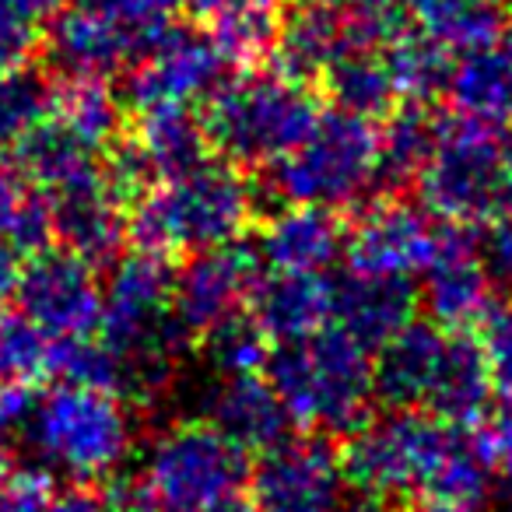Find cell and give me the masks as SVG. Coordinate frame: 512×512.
Masks as SVG:
<instances>
[{"instance_id":"8fae6325","label":"cell","mask_w":512,"mask_h":512,"mask_svg":"<svg viewBox=\"0 0 512 512\" xmlns=\"http://www.w3.org/2000/svg\"><path fill=\"white\" fill-rule=\"evenodd\" d=\"M18 309L53 341L88 337L102 320V281L95 264L71 249H39L18 278Z\"/></svg>"},{"instance_id":"5bb4252c","label":"cell","mask_w":512,"mask_h":512,"mask_svg":"<svg viewBox=\"0 0 512 512\" xmlns=\"http://www.w3.org/2000/svg\"><path fill=\"white\" fill-rule=\"evenodd\" d=\"M148 39L95 8L57 11L43 36V57L60 78H109L130 67Z\"/></svg>"},{"instance_id":"d590c367","label":"cell","mask_w":512,"mask_h":512,"mask_svg":"<svg viewBox=\"0 0 512 512\" xmlns=\"http://www.w3.org/2000/svg\"><path fill=\"white\" fill-rule=\"evenodd\" d=\"M53 92L43 74L18 67L11 74H0V148L18 144L39 120L50 116Z\"/></svg>"},{"instance_id":"f6af8a7d","label":"cell","mask_w":512,"mask_h":512,"mask_svg":"<svg viewBox=\"0 0 512 512\" xmlns=\"http://www.w3.org/2000/svg\"><path fill=\"white\" fill-rule=\"evenodd\" d=\"M25 190H22V176H18L15 162H8V158L0 155V232H4V225L11 221V214H15V207L22 204Z\"/></svg>"},{"instance_id":"5b68a950","label":"cell","mask_w":512,"mask_h":512,"mask_svg":"<svg viewBox=\"0 0 512 512\" xmlns=\"http://www.w3.org/2000/svg\"><path fill=\"white\" fill-rule=\"evenodd\" d=\"M320 109L309 85L285 74H239L221 81V88L204 102V130L214 151L232 165L267 169L281 162L309 127Z\"/></svg>"},{"instance_id":"4316f807","label":"cell","mask_w":512,"mask_h":512,"mask_svg":"<svg viewBox=\"0 0 512 512\" xmlns=\"http://www.w3.org/2000/svg\"><path fill=\"white\" fill-rule=\"evenodd\" d=\"M407 22L446 53L463 57L502 36L505 0H407Z\"/></svg>"},{"instance_id":"7a4b0ae2","label":"cell","mask_w":512,"mask_h":512,"mask_svg":"<svg viewBox=\"0 0 512 512\" xmlns=\"http://www.w3.org/2000/svg\"><path fill=\"white\" fill-rule=\"evenodd\" d=\"M256 211V186L232 162H204L148 186L130 207V235L162 256H193L235 242Z\"/></svg>"},{"instance_id":"7bdbcfd3","label":"cell","mask_w":512,"mask_h":512,"mask_svg":"<svg viewBox=\"0 0 512 512\" xmlns=\"http://www.w3.org/2000/svg\"><path fill=\"white\" fill-rule=\"evenodd\" d=\"M39 43V22L22 15L18 8L0 0V74H11L25 67Z\"/></svg>"},{"instance_id":"f35d334b","label":"cell","mask_w":512,"mask_h":512,"mask_svg":"<svg viewBox=\"0 0 512 512\" xmlns=\"http://www.w3.org/2000/svg\"><path fill=\"white\" fill-rule=\"evenodd\" d=\"M53 481L43 467H15L0 474V512H50Z\"/></svg>"},{"instance_id":"44dd1931","label":"cell","mask_w":512,"mask_h":512,"mask_svg":"<svg viewBox=\"0 0 512 512\" xmlns=\"http://www.w3.org/2000/svg\"><path fill=\"white\" fill-rule=\"evenodd\" d=\"M442 351H446V334L432 323H411L393 334L372 362L376 397L397 411H425Z\"/></svg>"},{"instance_id":"83f0119b","label":"cell","mask_w":512,"mask_h":512,"mask_svg":"<svg viewBox=\"0 0 512 512\" xmlns=\"http://www.w3.org/2000/svg\"><path fill=\"white\" fill-rule=\"evenodd\" d=\"M442 134V120L428 113L425 102H407L397 113H386L379 130V172L376 183L400 190L407 183H418L421 169L432 158Z\"/></svg>"},{"instance_id":"8992f818","label":"cell","mask_w":512,"mask_h":512,"mask_svg":"<svg viewBox=\"0 0 512 512\" xmlns=\"http://www.w3.org/2000/svg\"><path fill=\"white\" fill-rule=\"evenodd\" d=\"M418 190L425 211L446 225L477 228L512 214V137L467 116L442 120L439 144L421 169Z\"/></svg>"},{"instance_id":"d6a6232c","label":"cell","mask_w":512,"mask_h":512,"mask_svg":"<svg viewBox=\"0 0 512 512\" xmlns=\"http://www.w3.org/2000/svg\"><path fill=\"white\" fill-rule=\"evenodd\" d=\"M211 25V36L225 53L228 67H246L260 57H271L281 18L274 11V0H246L228 15L214 18Z\"/></svg>"},{"instance_id":"d4e9b609","label":"cell","mask_w":512,"mask_h":512,"mask_svg":"<svg viewBox=\"0 0 512 512\" xmlns=\"http://www.w3.org/2000/svg\"><path fill=\"white\" fill-rule=\"evenodd\" d=\"M99 155L102 151L81 141L64 120L50 113L15 144V169L43 193H57L78 179L92 176L99 169Z\"/></svg>"},{"instance_id":"ac0fdd59","label":"cell","mask_w":512,"mask_h":512,"mask_svg":"<svg viewBox=\"0 0 512 512\" xmlns=\"http://www.w3.org/2000/svg\"><path fill=\"white\" fill-rule=\"evenodd\" d=\"M421 299L411 278L351 274L334 281V323L362 348L379 351L393 334L414 323Z\"/></svg>"},{"instance_id":"3957f363","label":"cell","mask_w":512,"mask_h":512,"mask_svg":"<svg viewBox=\"0 0 512 512\" xmlns=\"http://www.w3.org/2000/svg\"><path fill=\"white\" fill-rule=\"evenodd\" d=\"M267 372L295 425L327 435L355 432L376 397L369 348L337 327L281 344Z\"/></svg>"},{"instance_id":"e0dca14e","label":"cell","mask_w":512,"mask_h":512,"mask_svg":"<svg viewBox=\"0 0 512 512\" xmlns=\"http://www.w3.org/2000/svg\"><path fill=\"white\" fill-rule=\"evenodd\" d=\"M207 421L242 453H271L288 439L292 414L281 404L271 379L253 376H218L207 390Z\"/></svg>"},{"instance_id":"30bf717a","label":"cell","mask_w":512,"mask_h":512,"mask_svg":"<svg viewBox=\"0 0 512 512\" xmlns=\"http://www.w3.org/2000/svg\"><path fill=\"white\" fill-rule=\"evenodd\" d=\"M256 512H376L379 502L351 488L344 463L323 439H285L253 474Z\"/></svg>"},{"instance_id":"ffe728a7","label":"cell","mask_w":512,"mask_h":512,"mask_svg":"<svg viewBox=\"0 0 512 512\" xmlns=\"http://www.w3.org/2000/svg\"><path fill=\"white\" fill-rule=\"evenodd\" d=\"M253 320L271 341L292 344L334 320V281L327 274L271 271L249 295Z\"/></svg>"},{"instance_id":"9a60e30c","label":"cell","mask_w":512,"mask_h":512,"mask_svg":"<svg viewBox=\"0 0 512 512\" xmlns=\"http://www.w3.org/2000/svg\"><path fill=\"white\" fill-rule=\"evenodd\" d=\"M421 274L425 281L418 288V299L435 320V327L463 330L470 323H481L491 309L495 288L477 260L474 232H463L460 225L442 228L435 256Z\"/></svg>"},{"instance_id":"2e32d148","label":"cell","mask_w":512,"mask_h":512,"mask_svg":"<svg viewBox=\"0 0 512 512\" xmlns=\"http://www.w3.org/2000/svg\"><path fill=\"white\" fill-rule=\"evenodd\" d=\"M53 211V235L64 249L85 256L88 264H106L120 256V246L130 232L127 200L106 183L102 165L92 176L46 193Z\"/></svg>"},{"instance_id":"f907efd6","label":"cell","mask_w":512,"mask_h":512,"mask_svg":"<svg viewBox=\"0 0 512 512\" xmlns=\"http://www.w3.org/2000/svg\"><path fill=\"white\" fill-rule=\"evenodd\" d=\"M207 512H256V505H253V495H232V498H225V502H218L214 509H207Z\"/></svg>"},{"instance_id":"4dcf8cb0","label":"cell","mask_w":512,"mask_h":512,"mask_svg":"<svg viewBox=\"0 0 512 512\" xmlns=\"http://www.w3.org/2000/svg\"><path fill=\"white\" fill-rule=\"evenodd\" d=\"M453 53H446L439 43L414 29H404L390 46H386L383 60L390 67V78L397 95L407 102H432L442 95L453 78Z\"/></svg>"},{"instance_id":"8d00e7d4","label":"cell","mask_w":512,"mask_h":512,"mask_svg":"<svg viewBox=\"0 0 512 512\" xmlns=\"http://www.w3.org/2000/svg\"><path fill=\"white\" fill-rule=\"evenodd\" d=\"M81 8H95L102 15L116 18L120 25L134 29L137 36H144L151 43L155 32H162L165 25H172L176 11L183 8V0H78Z\"/></svg>"},{"instance_id":"b9f144b4","label":"cell","mask_w":512,"mask_h":512,"mask_svg":"<svg viewBox=\"0 0 512 512\" xmlns=\"http://www.w3.org/2000/svg\"><path fill=\"white\" fill-rule=\"evenodd\" d=\"M481 348L495 372V383L512 393V306H491L481 320Z\"/></svg>"},{"instance_id":"ee69618b","label":"cell","mask_w":512,"mask_h":512,"mask_svg":"<svg viewBox=\"0 0 512 512\" xmlns=\"http://www.w3.org/2000/svg\"><path fill=\"white\" fill-rule=\"evenodd\" d=\"M18 278H22V249L0 232V309L15 299Z\"/></svg>"},{"instance_id":"1f68e13d","label":"cell","mask_w":512,"mask_h":512,"mask_svg":"<svg viewBox=\"0 0 512 512\" xmlns=\"http://www.w3.org/2000/svg\"><path fill=\"white\" fill-rule=\"evenodd\" d=\"M53 369V337L29 316L0 309V390H29Z\"/></svg>"},{"instance_id":"6da1fadb","label":"cell","mask_w":512,"mask_h":512,"mask_svg":"<svg viewBox=\"0 0 512 512\" xmlns=\"http://www.w3.org/2000/svg\"><path fill=\"white\" fill-rule=\"evenodd\" d=\"M351 488L362 495H421L477 505L491 495L474 435L428 411H397L358 425L341 453Z\"/></svg>"},{"instance_id":"4fadbf2b","label":"cell","mask_w":512,"mask_h":512,"mask_svg":"<svg viewBox=\"0 0 512 512\" xmlns=\"http://www.w3.org/2000/svg\"><path fill=\"white\" fill-rule=\"evenodd\" d=\"M442 228L432 214L407 200L386 197L369 204L344 235L351 271L376 274V278H411L428 267L435 256Z\"/></svg>"},{"instance_id":"bcb514c9","label":"cell","mask_w":512,"mask_h":512,"mask_svg":"<svg viewBox=\"0 0 512 512\" xmlns=\"http://www.w3.org/2000/svg\"><path fill=\"white\" fill-rule=\"evenodd\" d=\"M50 512H109V509L99 502V498L92 495V491H85V488H71V491H64V495L53 498Z\"/></svg>"},{"instance_id":"f546056e","label":"cell","mask_w":512,"mask_h":512,"mask_svg":"<svg viewBox=\"0 0 512 512\" xmlns=\"http://www.w3.org/2000/svg\"><path fill=\"white\" fill-rule=\"evenodd\" d=\"M50 113L95 151H106L120 134V99L106 85V78H64L53 92Z\"/></svg>"},{"instance_id":"7dc6e473","label":"cell","mask_w":512,"mask_h":512,"mask_svg":"<svg viewBox=\"0 0 512 512\" xmlns=\"http://www.w3.org/2000/svg\"><path fill=\"white\" fill-rule=\"evenodd\" d=\"M4 4H11V8H18L22 15H29L32 22H46V18L57 15L64 0H4Z\"/></svg>"},{"instance_id":"cb8c5ba5","label":"cell","mask_w":512,"mask_h":512,"mask_svg":"<svg viewBox=\"0 0 512 512\" xmlns=\"http://www.w3.org/2000/svg\"><path fill=\"white\" fill-rule=\"evenodd\" d=\"M446 95L460 116L484 127H509L512 123V25L491 46L463 53L453 64Z\"/></svg>"},{"instance_id":"74e56055","label":"cell","mask_w":512,"mask_h":512,"mask_svg":"<svg viewBox=\"0 0 512 512\" xmlns=\"http://www.w3.org/2000/svg\"><path fill=\"white\" fill-rule=\"evenodd\" d=\"M474 249L491 288L512 292V214H502V218H491L484 225H477Z\"/></svg>"},{"instance_id":"c3c4849f","label":"cell","mask_w":512,"mask_h":512,"mask_svg":"<svg viewBox=\"0 0 512 512\" xmlns=\"http://www.w3.org/2000/svg\"><path fill=\"white\" fill-rule=\"evenodd\" d=\"M186 8L193 11V15L207 18V22H214V18L228 15V11H235L239 4H246V0H183Z\"/></svg>"},{"instance_id":"603a6c76","label":"cell","mask_w":512,"mask_h":512,"mask_svg":"<svg viewBox=\"0 0 512 512\" xmlns=\"http://www.w3.org/2000/svg\"><path fill=\"white\" fill-rule=\"evenodd\" d=\"M495 386V372H491L481 341L456 330V334H446V351H442V365L435 372L425 411L449 425H474L488 414Z\"/></svg>"},{"instance_id":"ab89813d","label":"cell","mask_w":512,"mask_h":512,"mask_svg":"<svg viewBox=\"0 0 512 512\" xmlns=\"http://www.w3.org/2000/svg\"><path fill=\"white\" fill-rule=\"evenodd\" d=\"M474 446L488 470L491 495H512V418H498L477 428Z\"/></svg>"},{"instance_id":"836d02e7","label":"cell","mask_w":512,"mask_h":512,"mask_svg":"<svg viewBox=\"0 0 512 512\" xmlns=\"http://www.w3.org/2000/svg\"><path fill=\"white\" fill-rule=\"evenodd\" d=\"M64 383L109 390L116 397L127 393V362L102 337H67L53 341V369Z\"/></svg>"},{"instance_id":"e575fe53","label":"cell","mask_w":512,"mask_h":512,"mask_svg":"<svg viewBox=\"0 0 512 512\" xmlns=\"http://www.w3.org/2000/svg\"><path fill=\"white\" fill-rule=\"evenodd\" d=\"M204 355L218 376H253L271 362V337L253 316H232L204 334Z\"/></svg>"},{"instance_id":"60d3db41","label":"cell","mask_w":512,"mask_h":512,"mask_svg":"<svg viewBox=\"0 0 512 512\" xmlns=\"http://www.w3.org/2000/svg\"><path fill=\"white\" fill-rule=\"evenodd\" d=\"M4 235H8L22 253H39V249L50 246V239H53L50 197H29V193H25L22 204L11 214V221L4 225Z\"/></svg>"},{"instance_id":"52a82bcc","label":"cell","mask_w":512,"mask_h":512,"mask_svg":"<svg viewBox=\"0 0 512 512\" xmlns=\"http://www.w3.org/2000/svg\"><path fill=\"white\" fill-rule=\"evenodd\" d=\"M379 172V130L344 109L320 113L281 162L267 165L264 193L278 204L348 207L372 190Z\"/></svg>"},{"instance_id":"7402d4cb","label":"cell","mask_w":512,"mask_h":512,"mask_svg":"<svg viewBox=\"0 0 512 512\" xmlns=\"http://www.w3.org/2000/svg\"><path fill=\"white\" fill-rule=\"evenodd\" d=\"M348 50V25L334 4H295L292 15L281 18L271 57L278 74L309 85L323 78Z\"/></svg>"},{"instance_id":"7c38bea8","label":"cell","mask_w":512,"mask_h":512,"mask_svg":"<svg viewBox=\"0 0 512 512\" xmlns=\"http://www.w3.org/2000/svg\"><path fill=\"white\" fill-rule=\"evenodd\" d=\"M260 281V256L242 242L186 256L172 281V316L186 334L204 337L218 323L242 313Z\"/></svg>"},{"instance_id":"f1b7e54d","label":"cell","mask_w":512,"mask_h":512,"mask_svg":"<svg viewBox=\"0 0 512 512\" xmlns=\"http://www.w3.org/2000/svg\"><path fill=\"white\" fill-rule=\"evenodd\" d=\"M323 81H327V92L337 109L365 116V120L386 116L397 99L383 50H348L323 74Z\"/></svg>"},{"instance_id":"d6986e66","label":"cell","mask_w":512,"mask_h":512,"mask_svg":"<svg viewBox=\"0 0 512 512\" xmlns=\"http://www.w3.org/2000/svg\"><path fill=\"white\" fill-rule=\"evenodd\" d=\"M344 228L327 207L285 204L260 232L256 256L271 271L323 274L344 253Z\"/></svg>"},{"instance_id":"484cf974","label":"cell","mask_w":512,"mask_h":512,"mask_svg":"<svg viewBox=\"0 0 512 512\" xmlns=\"http://www.w3.org/2000/svg\"><path fill=\"white\" fill-rule=\"evenodd\" d=\"M137 116L141 120H137L130 144L155 183L183 176L207 162L211 141H207L204 120H197L190 109H148Z\"/></svg>"},{"instance_id":"9c48e42d","label":"cell","mask_w":512,"mask_h":512,"mask_svg":"<svg viewBox=\"0 0 512 512\" xmlns=\"http://www.w3.org/2000/svg\"><path fill=\"white\" fill-rule=\"evenodd\" d=\"M228 74V60L218 50L211 32L165 25L151 36L141 57L130 64L123 99L137 109H190L193 102H207L221 88Z\"/></svg>"},{"instance_id":"f5cc1de1","label":"cell","mask_w":512,"mask_h":512,"mask_svg":"<svg viewBox=\"0 0 512 512\" xmlns=\"http://www.w3.org/2000/svg\"><path fill=\"white\" fill-rule=\"evenodd\" d=\"M292 4H341V0H292Z\"/></svg>"},{"instance_id":"277c9868","label":"cell","mask_w":512,"mask_h":512,"mask_svg":"<svg viewBox=\"0 0 512 512\" xmlns=\"http://www.w3.org/2000/svg\"><path fill=\"white\" fill-rule=\"evenodd\" d=\"M22 435L36 456L71 481H106L134 453L137 428L123 397L64 383L32 400Z\"/></svg>"},{"instance_id":"681fc988","label":"cell","mask_w":512,"mask_h":512,"mask_svg":"<svg viewBox=\"0 0 512 512\" xmlns=\"http://www.w3.org/2000/svg\"><path fill=\"white\" fill-rule=\"evenodd\" d=\"M404 512H481L477 505L470 502H449V498H425V502L411 505V509Z\"/></svg>"},{"instance_id":"ba28073f","label":"cell","mask_w":512,"mask_h":512,"mask_svg":"<svg viewBox=\"0 0 512 512\" xmlns=\"http://www.w3.org/2000/svg\"><path fill=\"white\" fill-rule=\"evenodd\" d=\"M246 477V453L211 421H179L148 446L137 491L148 512H207L242 495Z\"/></svg>"},{"instance_id":"816d5d0a","label":"cell","mask_w":512,"mask_h":512,"mask_svg":"<svg viewBox=\"0 0 512 512\" xmlns=\"http://www.w3.org/2000/svg\"><path fill=\"white\" fill-rule=\"evenodd\" d=\"M8 435H11V428L4 425V418H0V453H4V442H8Z\"/></svg>"}]
</instances>
